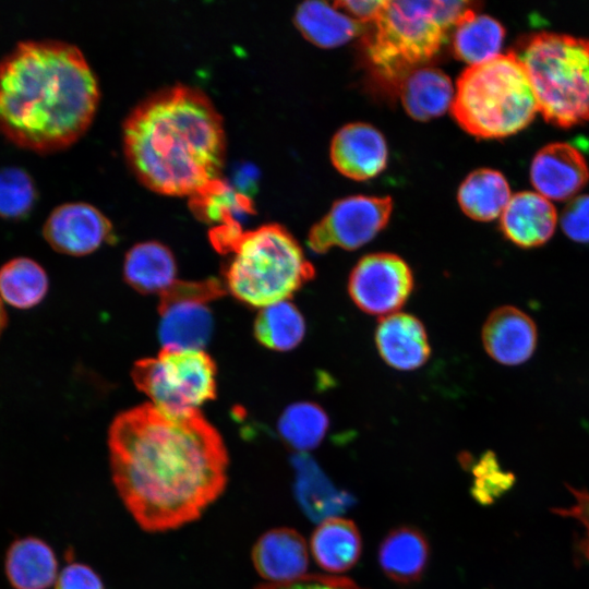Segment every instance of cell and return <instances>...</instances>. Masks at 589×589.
I'll return each instance as SVG.
<instances>
[{
  "mask_svg": "<svg viewBox=\"0 0 589 589\" xmlns=\"http://www.w3.org/2000/svg\"><path fill=\"white\" fill-rule=\"evenodd\" d=\"M108 447L117 492L147 532L196 520L227 485L226 446L200 411L171 416L137 406L112 421Z\"/></svg>",
  "mask_w": 589,
  "mask_h": 589,
  "instance_id": "1",
  "label": "cell"
},
{
  "mask_svg": "<svg viewBox=\"0 0 589 589\" xmlns=\"http://www.w3.org/2000/svg\"><path fill=\"white\" fill-rule=\"evenodd\" d=\"M98 99L96 76L72 44L27 39L0 58V133L17 146L49 153L71 145Z\"/></svg>",
  "mask_w": 589,
  "mask_h": 589,
  "instance_id": "2",
  "label": "cell"
},
{
  "mask_svg": "<svg viewBox=\"0 0 589 589\" xmlns=\"http://www.w3.org/2000/svg\"><path fill=\"white\" fill-rule=\"evenodd\" d=\"M123 149L139 180L167 195L203 192L221 170L226 135L201 89L176 84L137 104L123 123Z\"/></svg>",
  "mask_w": 589,
  "mask_h": 589,
  "instance_id": "3",
  "label": "cell"
},
{
  "mask_svg": "<svg viewBox=\"0 0 589 589\" xmlns=\"http://www.w3.org/2000/svg\"><path fill=\"white\" fill-rule=\"evenodd\" d=\"M450 112L469 134L501 139L525 129L539 110L526 68L509 51L460 74Z\"/></svg>",
  "mask_w": 589,
  "mask_h": 589,
  "instance_id": "4",
  "label": "cell"
},
{
  "mask_svg": "<svg viewBox=\"0 0 589 589\" xmlns=\"http://www.w3.org/2000/svg\"><path fill=\"white\" fill-rule=\"evenodd\" d=\"M470 1L384 0L365 39L374 67L394 81L434 57L450 28L477 12Z\"/></svg>",
  "mask_w": 589,
  "mask_h": 589,
  "instance_id": "5",
  "label": "cell"
},
{
  "mask_svg": "<svg viewBox=\"0 0 589 589\" xmlns=\"http://www.w3.org/2000/svg\"><path fill=\"white\" fill-rule=\"evenodd\" d=\"M225 285L241 302L265 308L286 301L314 277L293 236L277 224L241 232L231 244Z\"/></svg>",
  "mask_w": 589,
  "mask_h": 589,
  "instance_id": "6",
  "label": "cell"
},
{
  "mask_svg": "<svg viewBox=\"0 0 589 589\" xmlns=\"http://www.w3.org/2000/svg\"><path fill=\"white\" fill-rule=\"evenodd\" d=\"M515 53L545 121L560 128L589 121V39L541 32Z\"/></svg>",
  "mask_w": 589,
  "mask_h": 589,
  "instance_id": "7",
  "label": "cell"
},
{
  "mask_svg": "<svg viewBox=\"0 0 589 589\" xmlns=\"http://www.w3.org/2000/svg\"><path fill=\"white\" fill-rule=\"evenodd\" d=\"M131 375L152 405L171 416L196 412L216 395V365L203 350L161 349L136 361Z\"/></svg>",
  "mask_w": 589,
  "mask_h": 589,
  "instance_id": "8",
  "label": "cell"
},
{
  "mask_svg": "<svg viewBox=\"0 0 589 589\" xmlns=\"http://www.w3.org/2000/svg\"><path fill=\"white\" fill-rule=\"evenodd\" d=\"M225 293L217 279L175 281L160 293L158 336L166 350H202L214 320L208 303Z\"/></svg>",
  "mask_w": 589,
  "mask_h": 589,
  "instance_id": "9",
  "label": "cell"
},
{
  "mask_svg": "<svg viewBox=\"0 0 589 589\" xmlns=\"http://www.w3.org/2000/svg\"><path fill=\"white\" fill-rule=\"evenodd\" d=\"M392 211L389 196L354 195L336 201L310 229L308 245L315 253H325L333 247L356 250L387 225Z\"/></svg>",
  "mask_w": 589,
  "mask_h": 589,
  "instance_id": "10",
  "label": "cell"
},
{
  "mask_svg": "<svg viewBox=\"0 0 589 589\" xmlns=\"http://www.w3.org/2000/svg\"><path fill=\"white\" fill-rule=\"evenodd\" d=\"M413 288L408 264L392 253H374L362 257L353 267L348 291L365 313L389 315L407 301Z\"/></svg>",
  "mask_w": 589,
  "mask_h": 589,
  "instance_id": "11",
  "label": "cell"
},
{
  "mask_svg": "<svg viewBox=\"0 0 589 589\" xmlns=\"http://www.w3.org/2000/svg\"><path fill=\"white\" fill-rule=\"evenodd\" d=\"M111 224L95 206L69 202L57 206L43 226V235L57 252L82 256L97 250L111 235Z\"/></svg>",
  "mask_w": 589,
  "mask_h": 589,
  "instance_id": "12",
  "label": "cell"
},
{
  "mask_svg": "<svg viewBox=\"0 0 589 589\" xmlns=\"http://www.w3.org/2000/svg\"><path fill=\"white\" fill-rule=\"evenodd\" d=\"M530 180L548 200L565 201L579 192L589 180L582 154L568 143H551L533 157Z\"/></svg>",
  "mask_w": 589,
  "mask_h": 589,
  "instance_id": "13",
  "label": "cell"
},
{
  "mask_svg": "<svg viewBox=\"0 0 589 589\" xmlns=\"http://www.w3.org/2000/svg\"><path fill=\"white\" fill-rule=\"evenodd\" d=\"M334 167L345 177L363 181L377 176L387 163V145L374 127L357 122L342 127L330 144Z\"/></svg>",
  "mask_w": 589,
  "mask_h": 589,
  "instance_id": "14",
  "label": "cell"
},
{
  "mask_svg": "<svg viewBox=\"0 0 589 589\" xmlns=\"http://www.w3.org/2000/svg\"><path fill=\"white\" fill-rule=\"evenodd\" d=\"M538 333L533 320L524 311L505 305L495 309L482 329L488 354L504 365H518L531 358Z\"/></svg>",
  "mask_w": 589,
  "mask_h": 589,
  "instance_id": "15",
  "label": "cell"
},
{
  "mask_svg": "<svg viewBox=\"0 0 589 589\" xmlns=\"http://www.w3.org/2000/svg\"><path fill=\"white\" fill-rule=\"evenodd\" d=\"M252 563L267 582L300 578L309 565L305 540L292 528L279 527L263 533L252 548Z\"/></svg>",
  "mask_w": 589,
  "mask_h": 589,
  "instance_id": "16",
  "label": "cell"
},
{
  "mask_svg": "<svg viewBox=\"0 0 589 589\" xmlns=\"http://www.w3.org/2000/svg\"><path fill=\"white\" fill-rule=\"evenodd\" d=\"M557 224L556 209L538 192L514 194L501 215L503 235L514 244L531 249L550 240Z\"/></svg>",
  "mask_w": 589,
  "mask_h": 589,
  "instance_id": "17",
  "label": "cell"
},
{
  "mask_svg": "<svg viewBox=\"0 0 589 589\" xmlns=\"http://www.w3.org/2000/svg\"><path fill=\"white\" fill-rule=\"evenodd\" d=\"M375 342L382 359L397 370L418 369L430 357L425 328L410 314L393 313L381 318Z\"/></svg>",
  "mask_w": 589,
  "mask_h": 589,
  "instance_id": "18",
  "label": "cell"
},
{
  "mask_svg": "<svg viewBox=\"0 0 589 589\" xmlns=\"http://www.w3.org/2000/svg\"><path fill=\"white\" fill-rule=\"evenodd\" d=\"M429 558L428 539L412 526L392 529L378 549V562L383 573L400 585L418 581L426 569Z\"/></svg>",
  "mask_w": 589,
  "mask_h": 589,
  "instance_id": "19",
  "label": "cell"
},
{
  "mask_svg": "<svg viewBox=\"0 0 589 589\" xmlns=\"http://www.w3.org/2000/svg\"><path fill=\"white\" fill-rule=\"evenodd\" d=\"M296 470L294 493L303 512L313 520L323 521L344 513L353 502L336 489L306 453L292 457Z\"/></svg>",
  "mask_w": 589,
  "mask_h": 589,
  "instance_id": "20",
  "label": "cell"
},
{
  "mask_svg": "<svg viewBox=\"0 0 589 589\" xmlns=\"http://www.w3.org/2000/svg\"><path fill=\"white\" fill-rule=\"evenodd\" d=\"M4 570L14 589H48L57 580L58 561L48 543L28 536L10 544Z\"/></svg>",
  "mask_w": 589,
  "mask_h": 589,
  "instance_id": "21",
  "label": "cell"
},
{
  "mask_svg": "<svg viewBox=\"0 0 589 589\" xmlns=\"http://www.w3.org/2000/svg\"><path fill=\"white\" fill-rule=\"evenodd\" d=\"M454 96L449 76L436 68L414 69L400 84L401 104L406 112L418 121H428L445 113Z\"/></svg>",
  "mask_w": 589,
  "mask_h": 589,
  "instance_id": "22",
  "label": "cell"
},
{
  "mask_svg": "<svg viewBox=\"0 0 589 589\" xmlns=\"http://www.w3.org/2000/svg\"><path fill=\"white\" fill-rule=\"evenodd\" d=\"M311 552L316 564L329 573L349 570L359 561L362 539L356 524L342 517H332L320 522L313 531Z\"/></svg>",
  "mask_w": 589,
  "mask_h": 589,
  "instance_id": "23",
  "label": "cell"
},
{
  "mask_svg": "<svg viewBox=\"0 0 589 589\" xmlns=\"http://www.w3.org/2000/svg\"><path fill=\"white\" fill-rule=\"evenodd\" d=\"M176 273L172 252L159 242L137 243L125 254L124 279L142 293H163L176 281Z\"/></svg>",
  "mask_w": 589,
  "mask_h": 589,
  "instance_id": "24",
  "label": "cell"
},
{
  "mask_svg": "<svg viewBox=\"0 0 589 589\" xmlns=\"http://www.w3.org/2000/svg\"><path fill=\"white\" fill-rule=\"evenodd\" d=\"M293 21L303 37L322 48L341 46L361 32L360 22L324 1L301 3Z\"/></svg>",
  "mask_w": 589,
  "mask_h": 589,
  "instance_id": "25",
  "label": "cell"
},
{
  "mask_svg": "<svg viewBox=\"0 0 589 589\" xmlns=\"http://www.w3.org/2000/svg\"><path fill=\"white\" fill-rule=\"evenodd\" d=\"M512 197L505 177L493 169L469 173L458 189V204L470 218L490 221L502 215Z\"/></svg>",
  "mask_w": 589,
  "mask_h": 589,
  "instance_id": "26",
  "label": "cell"
},
{
  "mask_svg": "<svg viewBox=\"0 0 589 589\" xmlns=\"http://www.w3.org/2000/svg\"><path fill=\"white\" fill-rule=\"evenodd\" d=\"M48 289V275L33 259L14 257L0 267V298L9 305L21 310L34 308Z\"/></svg>",
  "mask_w": 589,
  "mask_h": 589,
  "instance_id": "27",
  "label": "cell"
},
{
  "mask_svg": "<svg viewBox=\"0 0 589 589\" xmlns=\"http://www.w3.org/2000/svg\"><path fill=\"white\" fill-rule=\"evenodd\" d=\"M504 37L505 29L498 21L474 12L455 27L453 51L460 61L478 64L500 55Z\"/></svg>",
  "mask_w": 589,
  "mask_h": 589,
  "instance_id": "28",
  "label": "cell"
},
{
  "mask_svg": "<svg viewBox=\"0 0 589 589\" xmlns=\"http://www.w3.org/2000/svg\"><path fill=\"white\" fill-rule=\"evenodd\" d=\"M305 334V322L290 302L262 308L254 323V335L264 347L278 351L296 348Z\"/></svg>",
  "mask_w": 589,
  "mask_h": 589,
  "instance_id": "29",
  "label": "cell"
},
{
  "mask_svg": "<svg viewBox=\"0 0 589 589\" xmlns=\"http://www.w3.org/2000/svg\"><path fill=\"white\" fill-rule=\"evenodd\" d=\"M328 429V417L316 404L300 401L288 406L278 420L284 442L298 453L315 448Z\"/></svg>",
  "mask_w": 589,
  "mask_h": 589,
  "instance_id": "30",
  "label": "cell"
},
{
  "mask_svg": "<svg viewBox=\"0 0 589 589\" xmlns=\"http://www.w3.org/2000/svg\"><path fill=\"white\" fill-rule=\"evenodd\" d=\"M37 197L32 176L17 166L0 168V217L19 219L33 208Z\"/></svg>",
  "mask_w": 589,
  "mask_h": 589,
  "instance_id": "31",
  "label": "cell"
},
{
  "mask_svg": "<svg viewBox=\"0 0 589 589\" xmlns=\"http://www.w3.org/2000/svg\"><path fill=\"white\" fill-rule=\"evenodd\" d=\"M473 496L482 504H491L515 482L512 472L503 471L493 453L483 454L473 465Z\"/></svg>",
  "mask_w": 589,
  "mask_h": 589,
  "instance_id": "32",
  "label": "cell"
},
{
  "mask_svg": "<svg viewBox=\"0 0 589 589\" xmlns=\"http://www.w3.org/2000/svg\"><path fill=\"white\" fill-rule=\"evenodd\" d=\"M564 233L575 242L589 243V195L570 200L561 216Z\"/></svg>",
  "mask_w": 589,
  "mask_h": 589,
  "instance_id": "33",
  "label": "cell"
},
{
  "mask_svg": "<svg viewBox=\"0 0 589 589\" xmlns=\"http://www.w3.org/2000/svg\"><path fill=\"white\" fill-rule=\"evenodd\" d=\"M566 488L574 494L576 503L572 507H554L551 510L560 516L574 518L582 525L585 534L577 542L576 554L579 563L589 562V492L568 484Z\"/></svg>",
  "mask_w": 589,
  "mask_h": 589,
  "instance_id": "34",
  "label": "cell"
},
{
  "mask_svg": "<svg viewBox=\"0 0 589 589\" xmlns=\"http://www.w3.org/2000/svg\"><path fill=\"white\" fill-rule=\"evenodd\" d=\"M254 589H364L353 580L333 575H304L285 582H266Z\"/></svg>",
  "mask_w": 589,
  "mask_h": 589,
  "instance_id": "35",
  "label": "cell"
},
{
  "mask_svg": "<svg viewBox=\"0 0 589 589\" xmlns=\"http://www.w3.org/2000/svg\"><path fill=\"white\" fill-rule=\"evenodd\" d=\"M55 589H105L98 574L83 563H69L58 575Z\"/></svg>",
  "mask_w": 589,
  "mask_h": 589,
  "instance_id": "36",
  "label": "cell"
},
{
  "mask_svg": "<svg viewBox=\"0 0 589 589\" xmlns=\"http://www.w3.org/2000/svg\"><path fill=\"white\" fill-rule=\"evenodd\" d=\"M384 0H341L333 3L334 8L344 10L358 22H374Z\"/></svg>",
  "mask_w": 589,
  "mask_h": 589,
  "instance_id": "37",
  "label": "cell"
},
{
  "mask_svg": "<svg viewBox=\"0 0 589 589\" xmlns=\"http://www.w3.org/2000/svg\"><path fill=\"white\" fill-rule=\"evenodd\" d=\"M7 324H8L7 312H5V309L3 306L2 300L0 298V337H1L2 333H3V330L5 329Z\"/></svg>",
  "mask_w": 589,
  "mask_h": 589,
  "instance_id": "38",
  "label": "cell"
}]
</instances>
